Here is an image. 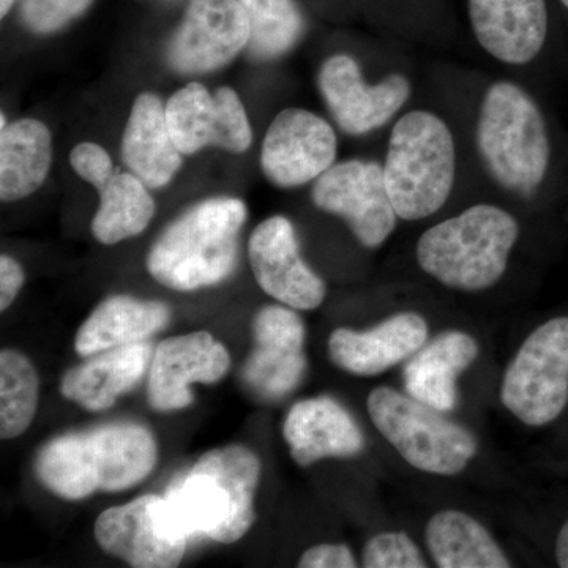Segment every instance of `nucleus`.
I'll use <instances>...</instances> for the list:
<instances>
[{"mask_svg": "<svg viewBox=\"0 0 568 568\" xmlns=\"http://www.w3.org/2000/svg\"><path fill=\"white\" fill-rule=\"evenodd\" d=\"M560 3L568 10V0H560Z\"/></svg>", "mask_w": 568, "mask_h": 568, "instance_id": "nucleus-37", "label": "nucleus"}, {"mask_svg": "<svg viewBox=\"0 0 568 568\" xmlns=\"http://www.w3.org/2000/svg\"><path fill=\"white\" fill-rule=\"evenodd\" d=\"M384 178L396 215L418 222L444 207L457 178V145L435 112H407L388 138Z\"/></svg>", "mask_w": 568, "mask_h": 568, "instance_id": "nucleus-6", "label": "nucleus"}, {"mask_svg": "<svg viewBox=\"0 0 568 568\" xmlns=\"http://www.w3.org/2000/svg\"><path fill=\"white\" fill-rule=\"evenodd\" d=\"M283 436L291 457L301 467L324 458H351L361 454L365 437L354 417L328 396L295 403L284 418Z\"/></svg>", "mask_w": 568, "mask_h": 568, "instance_id": "nucleus-20", "label": "nucleus"}, {"mask_svg": "<svg viewBox=\"0 0 568 568\" xmlns=\"http://www.w3.org/2000/svg\"><path fill=\"white\" fill-rule=\"evenodd\" d=\"M250 22L239 0H192L166 48L181 74L222 70L248 47Z\"/></svg>", "mask_w": 568, "mask_h": 568, "instance_id": "nucleus-11", "label": "nucleus"}, {"mask_svg": "<svg viewBox=\"0 0 568 568\" xmlns=\"http://www.w3.org/2000/svg\"><path fill=\"white\" fill-rule=\"evenodd\" d=\"M170 321L171 308L163 302L112 295L82 323L74 349L82 357H91L114 347L145 342L162 332Z\"/></svg>", "mask_w": 568, "mask_h": 568, "instance_id": "nucleus-24", "label": "nucleus"}, {"mask_svg": "<svg viewBox=\"0 0 568 568\" xmlns=\"http://www.w3.org/2000/svg\"><path fill=\"white\" fill-rule=\"evenodd\" d=\"M301 568H354L357 567L353 549L343 544H321L306 549L298 559Z\"/></svg>", "mask_w": 568, "mask_h": 568, "instance_id": "nucleus-33", "label": "nucleus"}, {"mask_svg": "<svg viewBox=\"0 0 568 568\" xmlns=\"http://www.w3.org/2000/svg\"><path fill=\"white\" fill-rule=\"evenodd\" d=\"M100 207L92 234L100 244L115 245L140 235L155 215V201L133 173H118L99 186Z\"/></svg>", "mask_w": 568, "mask_h": 568, "instance_id": "nucleus-27", "label": "nucleus"}, {"mask_svg": "<svg viewBox=\"0 0 568 568\" xmlns=\"http://www.w3.org/2000/svg\"><path fill=\"white\" fill-rule=\"evenodd\" d=\"M519 239L518 220L476 204L426 230L417 242L422 271L450 290L480 293L500 282Z\"/></svg>", "mask_w": 568, "mask_h": 568, "instance_id": "nucleus-5", "label": "nucleus"}, {"mask_svg": "<svg viewBox=\"0 0 568 568\" xmlns=\"http://www.w3.org/2000/svg\"><path fill=\"white\" fill-rule=\"evenodd\" d=\"M474 36L507 65L536 61L548 41L547 0H467Z\"/></svg>", "mask_w": 568, "mask_h": 568, "instance_id": "nucleus-18", "label": "nucleus"}, {"mask_svg": "<svg viewBox=\"0 0 568 568\" xmlns=\"http://www.w3.org/2000/svg\"><path fill=\"white\" fill-rule=\"evenodd\" d=\"M425 538L439 568L511 567L488 529L466 511H437L426 525Z\"/></svg>", "mask_w": 568, "mask_h": 568, "instance_id": "nucleus-26", "label": "nucleus"}, {"mask_svg": "<svg viewBox=\"0 0 568 568\" xmlns=\"http://www.w3.org/2000/svg\"><path fill=\"white\" fill-rule=\"evenodd\" d=\"M246 205L237 197H211L168 224L148 254L149 274L174 291L215 286L233 275Z\"/></svg>", "mask_w": 568, "mask_h": 568, "instance_id": "nucleus-4", "label": "nucleus"}, {"mask_svg": "<svg viewBox=\"0 0 568 568\" xmlns=\"http://www.w3.org/2000/svg\"><path fill=\"white\" fill-rule=\"evenodd\" d=\"M152 357V346L144 342L91 355L62 377L61 394L92 413L110 409L140 383Z\"/></svg>", "mask_w": 568, "mask_h": 568, "instance_id": "nucleus-23", "label": "nucleus"}, {"mask_svg": "<svg viewBox=\"0 0 568 568\" xmlns=\"http://www.w3.org/2000/svg\"><path fill=\"white\" fill-rule=\"evenodd\" d=\"M248 256L261 290L280 304L304 312L323 304L327 287L302 257L294 224L286 216H271L254 227Z\"/></svg>", "mask_w": 568, "mask_h": 568, "instance_id": "nucleus-15", "label": "nucleus"}, {"mask_svg": "<svg viewBox=\"0 0 568 568\" xmlns=\"http://www.w3.org/2000/svg\"><path fill=\"white\" fill-rule=\"evenodd\" d=\"M231 355L209 332L163 339L149 366V403L159 413L185 409L193 403V384L219 383Z\"/></svg>", "mask_w": 568, "mask_h": 568, "instance_id": "nucleus-16", "label": "nucleus"}, {"mask_svg": "<svg viewBox=\"0 0 568 568\" xmlns=\"http://www.w3.org/2000/svg\"><path fill=\"white\" fill-rule=\"evenodd\" d=\"M366 568H425L422 549L405 532H383L369 538L362 556Z\"/></svg>", "mask_w": 568, "mask_h": 568, "instance_id": "nucleus-30", "label": "nucleus"}, {"mask_svg": "<svg viewBox=\"0 0 568 568\" xmlns=\"http://www.w3.org/2000/svg\"><path fill=\"white\" fill-rule=\"evenodd\" d=\"M93 534L104 552L138 568L178 567L189 544L168 523L164 496L155 495L108 508L97 518Z\"/></svg>", "mask_w": 568, "mask_h": 568, "instance_id": "nucleus-14", "label": "nucleus"}, {"mask_svg": "<svg viewBox=\"0 0 568 568\" xmlns=\"http://www.w3.org/2000/svg\"><path fill=\"white\" fill-rule=\"evenodd\" d=\"M70 164L82 181L99 189L115 173L110 153L102 145L93 142H81L70 153Z\"/></svg>", "mask_w": 568, "mask_h": 568, "instance_id": "nucleus-32", "label": "nucleus"}, {"mask_svg": "<svg viewBox=\"0 0 568 568\" xmlns=\"http://www.w3.org/2000/svg\"><path fill=\"white\" fill-rule=\"evenodd\" d=\"M0 200L14 203L43 185L52 163L50 130L39 119L6 123L0 115Z\"/></svg>", "mask_w": 568, "mask_h": 568, "instance_id": "nucleus-25", "label": "nucleus"}, {"mask_svg": "<svg viewBox=\"0 0 568 568\" xmlns=\"http://www.w3.org/2000/svg\"><path fill=\"white\" fill-rule=\"evenodd\" d=\"M556 560L559 567L568 568V519L556 538Z\"/></svg>", "mask_w": 568, "mask_h": 568, "instance_id": "nucleus-35", "label": "nucleus"}, {"mask_svg": "<svg viewBox=\"0 0 568 568\" xmlns=\"http://www.w3.org/2000/svg\"><path fill=\"white\" fill-rule=\"evenodd\" d=\"M93 0H21V21L29 31L51 36L82 17Z\"/></svg>", "mask_w": 568, "mask_h": 568, "instance_id": "nucleus-31", "label": "nucleus"}, {"mask_svg": "<svg viewBox=\"0 0 568 568\" xmlns=\"http://www.w3.org/2000/svg\"><path fill=\"white\" fill-rule=\"evenodd\" d=\"M478 155L497 185L532 197L547 182L555 145L540 104L521 85L496 81L478 111Z\"/></svg>", "mask_w": 568, "mask_h": 568, "instance_id": "nucleus-3", "label": "nucleus"}, {"mask_svg": "<svg viewBox=\"0 0 568 568\" xmlns=\"http://www.w3.org/2000/svg\"><path fill=\"white\" fill-rule=\"evenodd\" d=\"M500 402L521 424H552L568 405V317L541 324L511 358Z\"/></svg>", "mask_w": 568, "mask_h": 568, "instance_id": "nucleus-8", "label": "nucleus"}, {"mask_svg": "<svg viewBox=\"0 0 568 568\" xmlns=\"http://www.w3.org/2000/svg\"><path fill=\"white\" fill-rule=\"evenodd\" d=\"M121 155L130 173L148 189L166 186L182 168V152L175 145L166 119V104L151 92H142L134 100Z\"/></svg>", "mask_w": 568, "mask_h": 568, "instance_id": "nucleus-21", "label": "nucleus"}, {"mask_svg": "<svg viewBox=\"0 0 568 568\" xmlns=\"http://www.w3.org/2000/svg\"><path fill=\"white\" fill-rule=\"evenodd\" d=\"M26 275L17 260L2 254L0 256V312L9 310L20 294Z\"/></svg>", "mask_w": 568, "mask_h": 568, "instance_id": "nucleus-34", "label": "nucleus"}, {"mask_svg": "<svg viewBox=\"0 0 568 568\" xmlns=\"http://www.w3.org/2000/svg\"><path fill=\"white\" fill-rule=\"evenodd\" d=\"M366 409L384 439L422 473L458 476L477 457L473 433L414 396L376 387L366 399Z\"/></svg>", "mask_w": 568, "mask_h": 568, "instance_id": "nucleus-7", "label": "nucleus"}, {"mask_svg": "<svg viewBox=\"0 0 568 568\" xmlns=\"http://www.w3.org/2000/svg\"><path fill=\"white\" fill-rule=\"evenodd\" d=\"M159 459L155 437L144 426L114 424L69 433L37 455L41 484L67 500L97 491H122L144 480Z\"/></svg>", "mask_w": 568, "mask_h": 568, "instance_id": "nucleus-2", "label": "nucleus"}, {"mask_svg": "<svg viewBox=\"0 0 568 568\" xmlns=\"http://www.w3.org/2000/svg\"><path fill=\"white\" fill-rule=\"evenodd\" d=\"M317 88L336 126L351 136H362L386 125L413 92L409 80L399 73L368 84L361 65L347 54L325 59L317 74Z\"/></svg>", "mask_w": 568, "mask_h": 568, "instance_id": "nucleus-10", "label": "nucleus"}, {"mask_svg": "<svg viewBox=\"0 0 568 568\" xmlns=\"http://www.w3.org/2000/svg\"><path fill=\"white\" fill-rule=\"evenodd\" d=\"M17 0H0V17L6 18Z\"/></svg>", "mask_w": 568, "mask_h": 568, "instance_id": "nucleus-36", "label": "nucleus"}, {"mask_svg": "<svg viewBox=\"0 0 568 568\" xmlns=\"http://www.w3.org/2000/svg\"><path fill=\"white\" fill-rule=\"evenodd\" d=\"M312 201L345 220L358 244L376 250L394 234L398 215L388 196L384 166L372 160L335 163L316 179Z\"/></svg>", "mask_w": 568, "mask_h": 568, "instance_id": "nucleus-9", "label": "nucleus"}, {"mask_svg": "<svg viewBox=\"0 0 568 568\" xmlns=\"http://www.w3.org/2000/svg\"><path fill=\"white\" fill-rule=\"evenodd\" d=\"M166 119L182 155H194L205 148L231 153L252 148V125L234 89L220 88L211 93L200 82H190L168 100Z\"/></svg>", "mask_w": 568, "mask_h": 568, "instance_id": "nucleus-12", "label": "nucleus"}, {"mask_svg": "<svg viewBox=\"0 0 568 568\" xmlns=\"http://www.w3.org/2000/svg\"><path fill=\"white\" fill-rule=\"evenodd\" d=\"M428 324L414 312L398 313L368 331L339 327L328 338V355L354 376L383 375L425 346Z\"/></svg>", "mask_w": 568, "mask_h": 568, "instance_id": "nucleus-19", "label": "nucleus"}, {"mask_svg": "<svg viewBox=\"0 0 568 568\" xmlns=\"http://www.w3.org/2000/svg\"><path fill=\"white\" fill-rule=\"evenodd\" d=\"M261 462L250 448L207 452L168 489L164 515L175 534L234 544L252 529Z\"/></svg>", "mask_w": 568, "mask_h": 568, "instance_id": "nucleus-1", "label": "nucleus"}, {"mask_svg": "<svg viewBox=\"0 0 568 568\" xmlns=\"http://www.w3.org/2000/svg\"><path fill=\"white\" fill-rule=\"evenodd\" d=\"M253 335L254 349L242 368L245 383L265 398L291 394L306 372L304 321L291 306H264Z\"/></svg>", "mask_w": 568, "mask_h": 568, "instance_id": "nucleus-17", "label": "nucleus"}, {"mask_svg": "<svg viewBox=\"0 0 568 568\" xmlns=\"http://www.w3.org/2000/svg\"><path fill=\"white\" fill-rule=\"evenodd\" d=\"M250 22V58L274 62L301 43L305 20L294 0H239Z\"/></svg>", "mask_w": 568, "mask_h": 568, "instance_id": "nucleus-28", "label": "nucleus"}, {"mask_svg": "<svg viewBox=\"0 0 568 568\" xmlns=\"http://www.w3.org/2000/svg\"><path fill=\"white\" fill-rule=\"evenodd\" d=\"M477 339L466 332L450 331L422 346L405 366L407 394L440 413L458 405V377L478 357Z\"/></svg>", "mask_w": 568, "mask_h": 568, "instance_id": "nucleus-22", "label": "nucleus"}, {"mask_svg": "<svg viewBox=\"0 0 568 568\" xmlns=\"http://www.w3.org/2000/svg\"><path fill=\"white\" fill-rule=\"evenodd\" d=\"M338 141L334 126L315 112L286 108L275 115L261 149V168L280 189L315 182L334 166Z\"/></svg>", "mask_w": 568, "mask_h": 568, "instance_id": "nucleus-13", "label": "nucleus"}, {"mask_svg": "<svg viewBox=\"0 0 568 568\" xmlns=\"http://www.w3.org/2000/svg\"><path fill=\"white\" fill-rule=\"evenodd\" d=\"M40 379L36 366L13 349L0 353V437L26 433L39 407Z\"/></svg>", "mask_w": 568, "mask_h": 568, "instance_id": "nucleus-29", "label": "nucleus"}]
</instances>
